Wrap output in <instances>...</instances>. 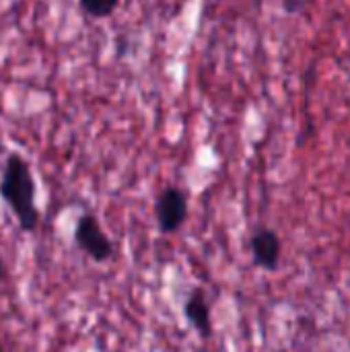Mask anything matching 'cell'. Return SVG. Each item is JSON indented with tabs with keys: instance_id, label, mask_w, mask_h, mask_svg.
Returning <instances> with one entry per match:
<instances>
[{
	"instance_id": "6da1fadb",
	"label": "cell",
	"mask_w": 350,
	"mask_h": 352,
	"mask_svg": "<svg viewBox=\"0 0 350 352\" xmlns=\"http://www.w3.org/2000/svg\"><path fill=\"white\" fill-rule=\"evenodd\" d=\"M0 198L6 202L25 233L37 229L39 212L35 206V182L29 163L19 153H10L4 161L0 177Z\"/></svg>"
},
{
	"instance_id": "7a4b0ae2",
	"label": "cell",
	"mask_w": 350,
	"mask_h": 352,
	"mask_svg": "<svg viewBox=\"0 0 350 352\" xmlns=\"http://www.w3.org/2000/svg\"><path fill=\"white\" fill-rule=\"evenodd\" d=\"M74 243L93 262H107L113 258V243L91 212L78 217L74 227Z\"/></svg>"
},
{
	"instance_id": "3957f363",
	"label": "cell",
	"mask_w": 350,
	"mask_h": 352,
	"mask_svg": "<svg viewBox=\"0 0 350 352\" xmlns=\"http://www.w3.org/2000/svg\"><path fill=\"white\" fill-rule=\"evenodd\" d=\"M155 217L161 233H177L188 221V196L184 190L175 186H167L161 190L155 202Z\"/></svg>"
},
{
	"instance_id": "277c9868",
	"label": "cell",
	"mask_w": 350,
	"mask_h": 352,
	"mask_svg": "<svg viewBox=\"0 0 350 352\" xmlns=\"http://www.w3.org/2000/svg\"><path fill=\"white\" fill-rule=\"evenodd\" d=\"M250 248H252L254 264L258 268H262L266 272L278 270L283 245H281V237L276 235V231L266 229V227L256 229L252 239H250Z\"/></svg>"
},
{
	"instance_id": "5b68a950",
	"label": "cell",
	"mask_w": 350,
	"mask_h": 352,
	"mask_svg": "<svg viewBox=\"0 0 350 352\" xmlns=\"http://www.w3.org/2000/svg\"><path fill=\"white\" fill-rule=\"evenodd\" d=\"M184 316L188 324L202 336L210 338L212 334V320H210V305L202 289H194L184 301Z\"/></svg>"
},
{
	"instance_id": "8992f818",
	"label": "cell",
	"mask_w": 350,
	"mask_h": 352,
	"mask_svg": "<svg viewBox=\"0 0 350 352\" xmlns=\"http://www.w3.org/2000/svg\"><path fill=\"white\" fill-rule=\"evenodd\" d=\"M120 0H78L80 10L91 19H105L118 8Z\"/></svg>"
},
{
	"instance_id": "52a82bcc",
	"label": "cell",
	"mask_w": 350,
	"mask_h": 352,
	"mask_svg": "<svg viewBox=\"0 0 350 352\" xmlns=\"http://www.w3.org/2000/svg\"><path fill=\"white\" fill-rule=\"evenodd\" d=\"M4 278V262H2V256H0V283Z\"/></svg>"
},
{
	"instance_id": "ba28073f",
	"label": "cell",
	"mask_w": 350,
	"mask_h": 352,
	"mask_svg": "<svg viewBox=\"0 0 350 352\" xmlns=\"http://www.w3.org/2000/svg\"><path fill=\"white\" fill-rule=\"evenodd\" d=\"M4 151V144H2V140H0V153Z\"/></svg>"
}]
</instances>
